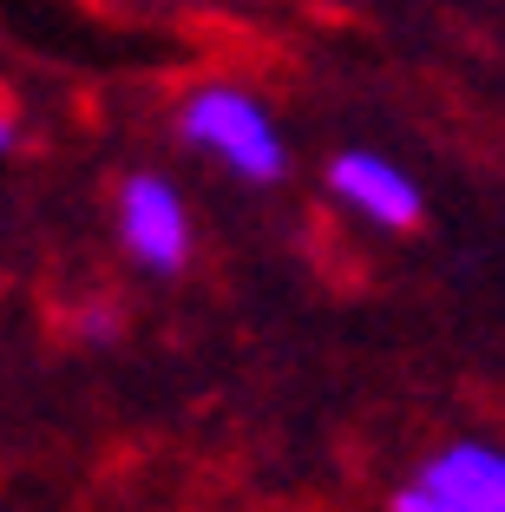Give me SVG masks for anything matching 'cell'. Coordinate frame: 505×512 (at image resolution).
I'll return each mask as SVG.
<instances>
[{"label":"cell","instance_id":"5b68a950","mask_svg":"<svg viewBox=\"0 0 505 512\" xmlns=\"http://www.w3.org/2000/svg\"><path fill=\"white\" fill-rule=\"evenodd\" d=\"M387 512H466V506H453L446 493H433L427 480H407V486H394V499H387Z\"/></svg>","mask_w":505,"mask_h":512},{"label":"cell","instance_id":"6da1fadb","mask_svg":"<svg viewBox=\"0 0 505 512\" xmlns=\"http://www.w3.org/2000/svg\"><path fill=\"white\" fill-rule=\"evenodd\" d=\"M178 138L223 165L243 184H276L289 171V138L276 125V112L263 106V92L237 86V79H197L178 99Z\"/></svg>","mask_w":505,"mask_h":512},{"label":"cell","instance_id":"7a4b0ae2","mask_svg":"<svg viewBox=\"0 0 505 512\" xmlns=\"http://www.w3.org/2000/svg\"><path fill=\"white\" fill-rule=\"evenodd\" d=\"M112 230H119L125 256L151 276H178L197 250L191 204L164 171H125L112 191Z\"/></svg>","mask_w":505,"mask_h":512},{"label":"cell","instance_id":"277c9868","mask_svg":"<svg viewBox=\"0 0 505 512\" xmlns=\"http://www.w3.org/2000/svg\"><path fill=\"white\" fill-rule=\"evenodd\" d=\"M414 473L433 486V493H446L453 506H466V512H505V447L499 440H473V434L446 440V447H433Z\"/></svg>","mask_w":505,"mask_h":512},{"label":"cell","instance_id":"3957f363","mask_svg":"<svg viewBox=\"0 0 505 512\" xmlns=\"http://www.w3.org/2000/svg\"><path fill=\"white\" fill-rule=\"evenodd\" d=\"M328 197L342 204L355 224H368V230H387V237H401V230H420V217H427V197H420V184L407 178L387 151H361V145H348V151H335L328 158Z\"/></svg>","mask_w":505,"mask_h":512},{"label":"cell","instance_id":"8992f818","mask_svg":"<svg viewBox=\"0 0 505 512\" xmlns=\"http://www.w3.org/2000/svg\"><path fill=\"white\" fill-rule=\"evenodd\" d=\"M20 138H27L20 112H14V106H0V158H7V151H20Z\"/></svg>","mask_w":505,"mask_h":512}]
</instances>
